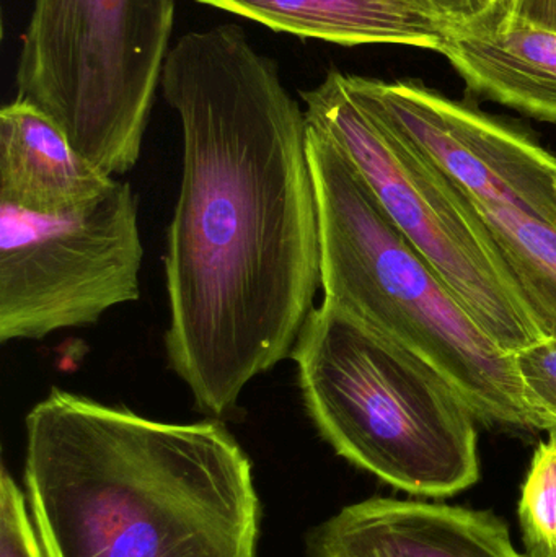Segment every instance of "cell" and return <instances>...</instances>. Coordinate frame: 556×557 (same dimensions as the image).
Here are the masks:
<instances>
[{
  "label": "cell",
  "instance_id": "obj_3",
  "mask_svg": "<svg viewBox=\"0 0 556 557\" xmlns=\"http://www.w3.org/2000/svg\"><path fill=\"white\" fill-rule=\"evenodd\" d=\"M307 126L323 301L434 363L477 421L535 429L512 356L395 227L342 149Z\"/></svg>",
  "mask_w": 556,
  "mask_h": 557
},
{
  "label": "cell",
  "instance_id": "obj_5",
  "mask_svg": "<svg viewBox=\"0 0 556 557\" xmlns=\"http://www.w3.org/2000/svg\"><path fill=\"white\" fill-rule=\"evenodd\" d=\"M173 0H36L16 71L45 111L108 176L139 162L170 49Z\"/></svg>",
  "mask_w": 556,
  "mask_h": 557
},
{
  "label": "cell",
  "instance_id": "obj_6",
  "mask_svg": "<svg viewBox=\"0 0 556 557\" xmlns=\"http://www.w3.org/2000/svg\"><path fill=\"white\" fill-rule=\"evenodd\" d=\"M310 126L355 166L395 227L449 285L493 343L512 356L542 339L485 228L456 186L346 91L342 72L300 94Z\"/></svg>",
  "mask_w": 556,
  "mask_h": 557
},
{
  "label": "cell",
  "instance_id": "obj_17",
  "mask_svg": "<svg viewBox=\"0 0 556 557\" xmlns=\"http://www.w3.org/2000/svg\"><path fill=\"white\" fill-rule=\"evenodd\" d=\"M447 32L485 33L496 29L509 0H428Z\"/></svg>",
  "mask_w": 556,
  "mask_h": 557
},
{
  "label": "cell",
  "instance_id": "obj_9",
  "mask_svg": "<svg viewBox=\"0 0 556 557\" xmlns=\"http://www.w3.org/2000/svg\"><path fill=\"white\" fill-rule=\"evenodd\" d=\"M313 557H529L495 513L418 500L368 499L313 533Z\"/></svg>",
  "mask_w": 556,
  "mask_h": 557
},
{
  "label": "cell",
  "instance_id": "obj_10",
  "mask_svg": "<svg viewBox=\"0 0 556 557\" xmlns=\"http://www.w3.org/2000/svg\"><path fill=\"white\" fill-rule=\"evenodd\" d=\"M114 180L84 159L35 104L16 97L0 111V202L62 214L100 198Z\"/></svg>",
  "mask_w": 556,
  "mask_h": 557
},
{
  "label": "cell",
  "instance_id": "obj_18",
  "mask_svg": "<svg viewBox=\"0 0 556 557\" xmlns=\"http://www.w3.org/2000/svg\"><path fill=\"white\" fill-rule=\"evenodd\" d=\"M505 25H532L556 33V0H509L499 23Z\"/></svg>",
  "mask_w": 556,
  "mask_h": 557
},
{
  "label": "cell",
  "instance_id": "obj_16",
  "mask_svg": "<svg viewBox=\"0 0 556 557\" xmlns=\"http://www.w3.org/2000/svg\"><path fill=\"white\" fill-rule=\"evenodd\" d=\"M0 557H46L25 496L5 467L0 476Z\"/></svg>",
  "mask_w": 556,
  "mask_h": 557
},
{
  "label": "cell",
  "instance_id": "obj_15",
  "mask_svg": "<svg viewBox=\"0 0 556 557\" xmlns=\"http://www.w3.org/2000/svg\"><path fill=\"white\" fill-rule=\"evenodd\" d=\"M526 405L539 431L556 429V339L542 337L512 354Z\"/></svg>",
  "mask_w": 556,
  "mask_h": 557
},
{
  "label": "cell",
  "instance_id": "obj_7",
  "mask_svg": "<svg viewBox=\"0 0 556 557\" xmlns=\"http://www.w3.org/2000/svg\"><path fill=\"white\" fill-rule=\"evenodd\" d=\"M144 245L133 186L114 180L62 214L0 202V343L41 341L139 300Z\"/></svg>",
  "mask_w": 556,
  "mask_h": 557
},
{
  "label": "cell",
  "instance_id": "obj_12",
  "mask_svg": "<svg viewBox=\"0 0 556 557\" xmlns=\"http://www.w3.org/2000/svg\"><path fill=\"white\" fill-rule=\"evenodd\" d=\"M437 52L470 90L556 124V33L532 25L447 32Z\"/></svg>",
  "mask_w": 556,
  "mask_h": 557
},
{
  "label": "cell",
  "instance_id": "obj_2",
  "mask_svg": "<svg viewBox=\"0 0 556 557\" xmlns=\"http://www.w3.org/2000/svg\"><path fill=\"white\" fill-rule=\"evenodd\" d=\"M25 428L46 557H257L254 468L219 419L153 421L52 388Z\"/></svg>",
  "mask_w": 556,
  "mask_h": 557
},
{
  "label": "cell",
  "instance_id": "obj_4",
  "mask_svg": "<svg viewBox=\"0 0 556 557\" xmlns=\"http://www.w3.org/2000/svg\"><path fill=\"white\" fill-rule=\"evenodd\" d=\"M291 359L310 421L349 463L433 499L479 481L475 414L420 354L322 300Z\"/></svg>",
  "mask_w": 556,
  "mask_h": 557
},
{
  "label": "cell",
  "instance_id": "obj_11",
  "mask_svg": "<svg viewBox=\"0 0 556 557\" xmlns=\"http://www.w3.org/2000/svg\"><path fill=\"white\" fill-rule=\"evenodd\" d=\"M276 32L338 45H407L437 51L447 36L428 0H198Z\"/></svg>",
  "mask_w": 556,
  "mask_h": 557
},
{
  "label": "cell",
  "instance_id": "obj_8",
  "mask_svg": "<svg viewBox=\"0 0 556 557\" xmlns=\"http://www.w3.org/2000/svg\"><path fill=\"white\" fill-rule=\"evenodd\" d=\"M349 97L473 198L556 227V157L531 136L420 81L342 72Z\"/></svg>",
  "mask_w": 556,
  "mask_h": 557
},
{
  "label": "cell",
  "instance_id": "obj_13",
  "mask_svg": "<svg viewBox=\"0 0 556 557\" xmlns=\"http://www.w3.org/2000/svg\"><path fill=\"white\" fill-rule=\"evenodd\" d=\"M454 186L485 228L542 337L556 339L555 225L518 209L473 198L459 186Z\"/></svg>",
  "mask_w": 556,
  "mask_h": 557
},
{
  "label": "cell",
  "instance_id": "obj_1",
  "mask_svg": "<svg viewBox=\"0 0 556 557\" xmlns=\"http://www.w3.org/2000/svg\"><path fill=\"white\" fill-rule=\"evenodd\" d=\"M160 84L183 133L163 257L166 360L196 408L221 419L291 357L322 287L309 126L237 25L182 36Z\"/></svg>",
  "mask_w": 556,
  "mask_h": 557
},
{
  "label": "cell",
  "instance_id": "obj_14",
  "mask_svg": "<svg viewBox=\"0 0 556 557\" xmlns=\"http://www.w3.org/2000/svg\"><path fill=\"white\" fill-rule=\"evenodd\" d=\"M548 434L535 450L519 503L529 557H556V429Z\"/></svg>",
  "mask_w": 556,
  "mask_h": 557
}]
</instances>
